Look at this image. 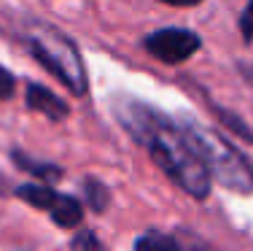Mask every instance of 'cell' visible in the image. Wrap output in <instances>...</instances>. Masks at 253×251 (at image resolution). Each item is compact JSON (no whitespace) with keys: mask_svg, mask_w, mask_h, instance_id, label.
<instances>
[{"mask_svg":"<svg viewBox=\"0 0 253 251\" xmlns=\"http://www.w3.org/2000/svg\"><path fill=\"white\" fill-rule=\"evenodd\" d=\"M113 113L119 116L124 130H129L154 162L191 197H208L210 192V170L200 146L194 141L189 124H178L162 111L132 98H119L113 103Z\"/></svg>","mask_w":253,"mask_h":251,"instance_id":"cell-1","label":"cell"},{"mask_svg":"<svg viewBox=\"0 0 253 251\" xmlns=\"http://www.w3.org/2000/svg\"><path fill=\"white\" fill-rule=\"evenodd\" d=\"M25 44L33 51V57L51 76H57L73 95L86 92V70H84L81 54L65 33H59L51 25H43V22H35L25 33Z\"/></svg>","mask_w":253,"mask_h":251,"instance_id":"cell-2","label":"cell"},{"mask_svg":"<svg viewBox=\"0 0 253 251\" xmlns=\"http://www.w3.org/2000/svg\"><path fill=\"white\" fill-rule=\"evenodd\" d=\"M191 133H194V141L200 146L205 162H208V170L224 184L226 189H234V192H251L253 189V167L251 162L237 151L234 146H229V141L213 135L210 130H202L197 124H189Z\"/></svg>","mask_w":253,"mask_h":251,"instance_id":"cell-3","label":"cell"},{"mask_svg":"<svg viewBox=\"0 0 253 251\" xmlns=\"http://www.w3.org/2000/svg\"><path fill=\"white\" fill-rule=\"evenodd\" d=\"M16 195L22 200H27L30 205L46 211L49 216L57 222L59 227H78L84 219V205L70 195H62V192H54L46 181L41 184H22L16 187Z\"/></svg>","mask_w":253,"mask_h":251,"instance_id":"cell-4","label":"cell"},{"mask_svg":"<svg viewBox=\"0 0 253 251\" xmlns=\"http://www.w3.org/2000/svg\"><path fill=\"white\" fill-rule=\"evenodd\" d=\"M202 46L200 35L194 30H186V27H165V30H156L151 33L146 41H143V49L148 54H154L159 62H186L191 54H197Z\"/></svg>","mask_w":253,"mask_h":251,"instance_id":"cell-5","label":"cell"},{"mask_svg":"<svg viewBox=\"0 0 253 251\" xmlns=\"http://www.w3.org/2000/svg\"><path fill=\"white\" fill-rule=\"evenodd\" d=\"M27 105L33 111H41L46 119H51V122H62L70 113L68 103H62L51 89L41 87V84H35V81L27 84Z\"/></svg>","mask_w":253,"mask_h":251,"instance_id":"cell-6","label":"cell"},{"mask_svg":"<svg viewBox=\"0 0 253 251\" xmlns=\"http://www.w3.org/2000/svg\"><path fill=\"white\" fill-rule=\"evenodd\" d=\"M11 157L16 159L25 170L30 173H35V176H41V181H46V184H51V181H57L59 176H62V170H59L57 165H51V162H38V159H30L27 154H19V151H14Z\"/></svg>","mask_w":253,"mask_h":251,"instance_id":"cell-7","label":"cell"},{"mask_svg":"<svg viewBox=\"0 0 253 251\" xmlns=\"http://www.w3.org/2000/svg\"><path fill=\"white\" fill-rule=\"evenodd\" d=\"M135 249H178V243L172 241L170 235H159V232H151V235H146V238H140V241L135 243Z\"/></svg>","mask_w":253,"mask_h":251,"instance_id":"cell-8","label":"cell"},{"mask_svg":"<svg viewBox=\"0 0 253 251\" xmlns=\"http://www.w3.org/2000/svg\"><path fill=\"white\" fill-rule=\"evenodd\" d=\"M86 195H89V202H92L94 211H102V208H105L108 192H105V187H102V184H97V181H86Z\"/></svg>","mask_w":253,"mask_h":251,"instance_id":"cell-9","label":"cell"},{"mask_svg":"<svg viewBox=\"0 0 253 251\" xmlns=\"http://www.w3.org/2000/svg\"><path fill=\"white\" fill-rule=\"evenodd\" d=\"M240 33H243V38L248 41V44L253 41V0H248L243 16H240Z\"/></svg>","mask_w":253,"mask_h":251,"instance_id":"cell-10","label":"cell"},{"mask_svg":"<svg viewBox=\"0 0 253 251\" xmlns=\"http://www.w3.org/2000/svg\"><path fill=\"white\" fill-rule=\"evenodd\" d=\"M14 89H16L14 76H11L5 68H0V100H8L11 95H14Z\"/></svg>","mask_w":253,"mask_h":251,"instance_id":"cell-11","label":"cell"},{"mask_svg":"<svg viewBox=\"0 0 253 251\" xmlns=\"http://www.w3.org/2000/svg\"><path fill=\"white\" fill-rule=\"evenodd\" d=\"M70 246H73V249H78V246H92V249H100L102 243H100V241H97V238H94L89 230H81V232H78V238H73V243H70Z\"/></svg>","mask_w":253,"mask_h":251,"instance_id":"cell-12","label":"cell"},{"mask_svg":"<svg viewBox=\"0 0 253 251\" xmlns=\"http://www.w3.org/2000/svg\"><path fill=\"white\" fill-rule=\"evenodd\" d=\"M159 3H167V5H178V8H189V5H200L202 0H159Z\"/></svg>","mask_w":253,"mask_h":251,"instance_id":"cell-13","label":"cell"}]
</instances>
